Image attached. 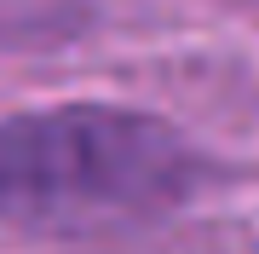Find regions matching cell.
Segmentation results:
<instances>
[{"mask_svg":"<svg viewBox=\"0 0 259 254\" xmlns=\"http://www.w3.org/2000/svg\"><path fill=\"white\" fill-rule=\"evenodd\" d=\"M202 162L179 127L121 104H52L0 122V226L104 237L173 214Z\"/></svg>","mask_w":259,"mask_h":254,"instance_id":"6da1fadb","label":"cell"}]
</instances>
